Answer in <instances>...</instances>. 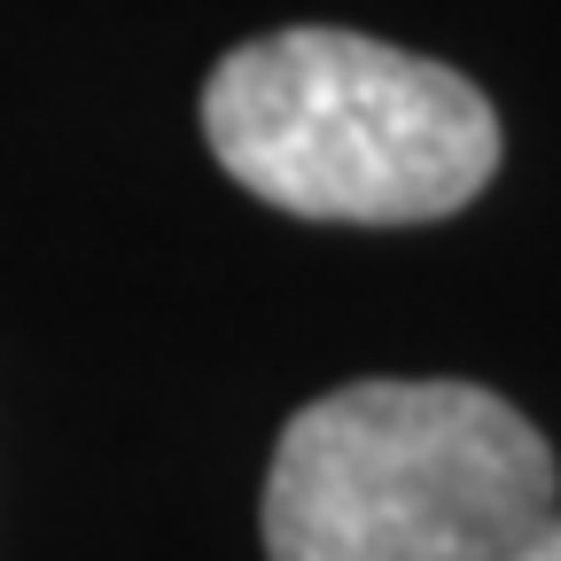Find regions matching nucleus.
I'll list each match as a JSON object with an SVG mask.
<instances>
[{"label": "nucleus", "mask_w": 561, "mask_h": 561, "mask_svg": "<svg viewBox=\"0 0 561 561\" xmlns=\"http://www.w3.org/2000/svg\"><path fill=\"white\" fill-rule=\"evenodd\" d=\"M553 507V445L500 390L351 382L273 445L265 561H523Z\"/></svg>", "instance_id": "nucleus-1"}, {"label": "nucleus", "mask_w": 561, "mask_h": 561, "mask_svg": "<svg viewBox=\"0 0 561 561\" xmlns=\"http://www.w3.org/2000/svg\"><path fill=\"white\" fill-rule=\"evenodd\" d=\"M203 140L257 203L343 227H421L500 172V117L460 70L367 32H265L203 87Z\"/></svg>", "instance_id": "nucleus-2"}, {"label": "nucleus", "mask_w": 561, "mask_h": 561, "mask_svg": "<svg viewBox=\"0 0 561 561\" xmlns=\"http://www.w3.org/2000/svg\"><path fill=\"white\" fill-rule=\"evenodd\" d=\"M523 561H561V507H553V523L530 538V553H523Z\"/></svg>", "instance_id": "nucleus-3"}]
</instances>
